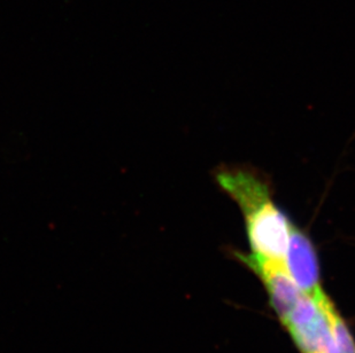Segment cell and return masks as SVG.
I'll use <instances>...</instances> for the list:
<instances>
[{
    "instance_id": "obj_4",
    "label": "cell",
    "mask_w": 355,
    "mask_h": 353,
    "mask_svg": "<svg viewBox=\"0 0 355 353\" xmlns=\"http://www.w3.org/2000/svg\"><path fill=\"white\" fill-rule=\"evenodd\" d=\"M238 260L261 279L270 304L279 320L284 319L304 295L300 288L292 280L284 263L265 260L253 253L245 255L235 253Z\"/></svg>"
},
{
    "instance_id": "obj_3",
    "label": "cell",
    "mask_w": 355,
    "mask_h": 353,
    "mask_svg": "<svg viewBox=\"0 0 355 353\" xmlns=\"http://www.w3.org/2000/svg\"><path fill=\"white\" fill-rule=\"evenodd\" d=\"M284 265L288 273L302 293L320 303L330 302L322 288L321 269L318 251L305 230L292 224Z\"/></svg>"
},
{
    "instance_id": "obj_1",
    "label": "cell",
    "mask_w": 355,
    "mask_h": 353,
    "mask_svg": "<svg viewBox=\"0 0 355 353\" xmlns=\"http://www.w3.org/2000/svg\"><path fill=\"white\" fill-rule=\"evenodd\" d=\"M218 187L241 209L248 244L255 256L284 263L292 221L274 201L272 183L251 167H221Z\"/></svg>"
},
{
    "instance_id": "obj_2",
    "label": "cell",
    "mask_w": 355,
    "mask_h": 353,
    "mask_svg": "<svg viewBox=\"0 0 355 353\" xmlns=\"http://www.w3.org/2000/svg\"><path fill=\"white\" fill-rule=\"evenodd\" d=\"M338 314L331 300L320 303L304 293L281 323L302 353H339L335 320Z\"/></svg>"
},
{
    "instance_id": "obj_5",
    "label": "cell",
    "mask_w": 355,
    "mask_h": 353,
    "mask_svg": "<svg viewBox=\"0 0 355 353\" xmlns=\"http://www.w3.org/2000/svg\"><path fill=\"white\" fill-rule=\"evenodd\" d=\"M335 332L339 353H355L354 337L339 314L335 320Z\"/></svg>"
}]
</instances>
